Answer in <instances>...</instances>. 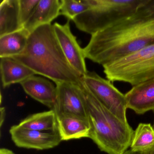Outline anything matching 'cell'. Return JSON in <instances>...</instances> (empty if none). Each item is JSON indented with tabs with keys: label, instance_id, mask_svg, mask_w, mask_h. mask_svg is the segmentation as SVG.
Wrapping results in <instances>:
<instances>
[{
	"label": "cell",
	"instance_id": "6da1fadb",
	"mask_svg": "<svg viewBox=\"0 0 154 154\" xmlns=\"http://www.w3.org/2000/svg\"><path fill=\"white\" fill-rule=\"evenodd\" d=\"M154 43V20L134 13L92 35L83 48L85 58L103 66Z\"/></svg>",
	"mask_w": 154,
	"mask_h": 154
},
{
	"label": "cell",
	"instance_id": "7a4b0ae2",
	"mask_svg": "<svg viewBox=\"0 0 154 154\" xmlns=\"http://www.w3.org/2000/svg\"><path fill=\"white\" fill-rule=\"evenodd\" d=\"M12 57L55 84H83V76L70 64L51 24L40 26L30 33L24 52Z\"/></svg>",
	"mask_w": 154,
	"mask_h": 154
},
{
	"label": "cell",
	"instance_id": "3957f363",
	"mask_svg": "<svg viewBox=\"0 0 154 154\" xmlns=\"http://www.w3.org/2000/svg\"><path fill=\"white\" fill-rule=\"evenodd\" d=\"M91 125V138L101 151L108 154H122L130 147L134 131L103 106L82 85Z\"/></svg>",
	"mask_w": 154,
	"mask_h": 154
},
{
	"label": "cell",
	"instance_id": "277c9868",
	"mask_svg": "<svg viewBox=\"0 0 154 154\" xmlns=\"http://www.w3.org/2000/svg\"><path fill=\"white\" fill-rule=\"evenodd\" d=\"M147 0H88L90 8L73 21L77 29L93 35L130 17Z\"/></svg>",
	"mask_w": 154,
	"mask_h": 154
},
{
	"label": "cell",
	"instance_id": "5b68a950",
	"mask_svg": "<svg viewBox=\"0 0 154 154\" xmlns=\"http://www.w3.org/2000/svg\"><path fill=\"white\" fill-rule=\"evenodd\" d=\"M103 67L106 78L111 82H124L134 86L153 79L154 43Z\"/></svg>",
	"mask_w": 154,
	"mask_h": 154
},
{
	"label": "cell",
	"instance_id": "8992f818",
	"mask_svg": "<svg viewBox=\"0 0 154 154\" xmlns=\"http://www.w3.org/2000/svg\"><path fill=\"white\" fill-rule=\"evenodd\" d=\"M83 83L106 109L123 122H128L125 94L117 89L111 82L102 78L95 72H88L83 76Z\"/></svg>",
	"mask_w": 154,
	"mask_h": 154
},
{
	"label": "cell",
	"instance_id": "52a82bcc",
	"mask_svg": "<svg viewBox=\"0 0 154 154\" xmlns=\"http://www.w3.org/2000/svg\"><path fill=\"white\" fill-rule=\"evenodd\" d=\"M82 85L66 82L56 83L57 94L52 109L57 115H71L89 122Z\"/></svg>",
	"mask_w": 154,
	"mask_h": 154
},
{
	"label": "cell",
	"instance_id": "ba28073f",
	"mask_svg": "<svg viewBox=\"0 0 154 154\" xmlns=\"http://www.w3.org/2000/svg\"><path fill=\"white\" fill-rule=\"evenodd\" d=\"M11 139L17 146L44 150L58 146L62 141L58 131H41L13 125L9 130Z\"/></svg>",
	"mask_w": 154,
	"mask_h": 154
},
{
	"label": "cell",
	"instance_id": "9c48e42d",
	"mask_svg": "<svg viewBox=\"0 0 154 154\" xmlns=\"http://www.w3.org/2000/svg\"><path fill=\"white\" fill-rule=\"evenodd\" d=\"M53 27L63 52L70 64L84 76L88 71L83 48L81 47L75 36L71 31L70 20L64 25L54 23Z\"/></svg>",
	"mask_w": 154,
	"mask_h": 154
},
{
	"label": "cell",
	"instance_id": "30bf717a",
	"mask_svg": "<svg viewBox=\"0 0 154 154\" xmlns=\"http://www.w3.org/2000/svg\"><path fill=\"white\" fill-rule=\"evenodd\" d=\"M128 109L138 114L154 109V78L134 85L125 94Z\"/></svg>",
	"mask_w": 154,
	"mask_h": 154
},
{
	"label": "cell",
	"instance_id": "8fae6325",
	"mask_svg": "<svg viewBox=\"0 0 154 154\" xmlns=\"http://www.w3.org/2000/svg\"><path fill=\"white\" fill-rule=\"evenodd\" d=\"M25 92L35 100L51 109L57 98L56 85L49 80L39 76H31L20 83Z\"/></svg>",
	"mask_w": 154,
	"mask_h": 154
},
{
	"label": "cell",
	"instance_id": "7c38bea8",
	"mask_svg": "<svg viewBox=\"0 0 154 154\" xmlns=\"http://www.w3.org/2000/svg\"><path fill=\"white\" fill-rule=\"evenodd\" d=\"M58 132L63 140L90 138V122L75 116L57 115Z\"/></svg>",
	"mask_w": 154,
	"mask_h": 154
},
{
	"label": "cell",
	"instance_id": "4fadbf2b",
	"mask_svg": "<svg viewBox=\"0 0 154 154\" xmlns=\"http://www.w3.org/2000/svg\"><path fill=\"white\" fill-rule=\"evenodd\" d=\"M61 1L40 0L30 19L24 28L31 33L40 26L51 24L60 15Z\"/></svg>",
	"mask_w": 154,
	"mask_h": 154
},
{
	"label": "cell",
	"instance_id": "5bb4252c",
	"mask_svg": "<svg viewBox=\"0 0 154 154\" xmlns=\"http://www.w3.org/2000/svg\"><path fill=\"white\" fill-rule=\"evenodd\" d=\"M0 70L4 88L20 83L35 74L31 69L12 57L1 58Z\"/></svg>",
	"mask_w": 154,
	"mask_h": 154
},
{
	"label": "cell",
	"instance_id": "9a60e30c",
	"mask_svg": "<svg viewBox=\"0 0 154 154\" xmlns=\"http://www.w3.org/2000/svg\"><path fill=\"white\" fill-rule=\"evenodd\" d=\"M19 0H3L0 4V37L22 29Z\"/></svg>",
	"mask_w": 154,
	"mask_h": 154
},
{
	"label": "cell",
	"instance_id": "2e32d148",
	"mask_svg": "<svg viewBox=\"0 0 154 154\" xmlns=\"http://www.w3.org/2000/svg\"><path fill=\"white\" fill-rule=\"evenodd\" d=\"M30 33L23 28L0 37V58L12 57L24 52Z\"/></svg>",
	"mask_w": 154,
	"mask_h": 154
},
{
	"label": "cell",
	"instance_id": "e0dca14e",
	"mask_svg": "<svg viewBox=\"0 0 154 154\" xmlns=\"http://www.w3.org/2000/svg\"><path fill=\"white\" fill-rule=\"evenodd\" d=\"M18 125L24 128L38 131H58L57 117L53 109L29 115Z\"/></svg>",
	"mask_w": 154,
	"mask_h": 154
},
{
	"label": "cell",
	"instance_id": "ac0fdd59",
	"mask_svg": "<svg viewBox=\"0 0 154 154\" xmlns=\"http://www.w3.org/2000/svg\"><path fill=\"white\" fill-rule=\"evenodd\" d=\"M154 147V128L150 123H140L134 131L131 149L143 151Z\"/></svg>",
	"mask_w": 154,
	"mask_h": 154
},
{
	"label": "cell",
	"instance_id": "d6986e66",
	"mask_svg": "<svg viewBox=\"0 0 154 154\" xmlns=\"http://www.w3.org/2000/svg\"><path fill=\"white\" fill-rule=\"evenodd\" d=\"M89 8L88 0H61L60 15L73 21L77 16L88 10Z\"/></svg>",
	"mask_w": 154,
	"mask_h": 154
},
{
	"label": "cell",
	"instance_id": "ffe728a7",
	"mask_svg": "<svg viewBox=\"0 0 154 154\" xmlns=\"http://www.w3.org/2000/svg\"><path fill=\"white\" fill-rule=\"evenodd\" d=\"M40 0H19L20 20L24 26L33 16Z\"/></svg>",
	"mask_w": 154,
	"mask_h": 154
},
{
	"label": "cell",
	"instance_id": "44dd1931",
	"mask_svg": "<svg viewBox=\"0 0 154 154\" xmlns=\"http://www.w3.org/2000/svg\"><path fill=\"white\" fill-rule=\"evenodd\" d=\"M136 14L146 19L154 20V0H147L138 9Z\"/></svg>",
	"mask_w": 154,
	"mask_h": 154
},
{
	"label": "cell",
	"instance_id": "7402d4cb",
	"mask_svg": "<svg viewBox=\"0 0 154 154\" xmlns=\"http://www.w3.org/2000/svg\"><path fill=\"white\" fill-rule=\"evenodd\" d=\"M5 111H5V108H3V107L1 108V119H0L1 127H2L4 122V120H5V115H6Z\"/></svg>",
	"mask_w": 154,
	"mask_h": 154
},
{
	"label": "cell",
	"instance_id": "603a6c76",
	"mask_svg": "<svg viewBox=\"0 0 154 154\" xmlns=\"http://www.w3.org/2000/svg\"><path fill=\"white\" fill-rule=\"evenodd\" d=\"M0 154H16L13 151L6 148H2L0 149Z\"/></svg>",
	"mask_w": 154,
	"mask_h": 154
},
{
	"label": "cell",
	"instance_id": "cb8c5ba5",
	"mask_svg": "<svg viewBox=\"0 0 154 154\" xmlns=\"http://www.w3.org/2000/svg\"><path fill=\"white\" fill-rule=\"evenodd\" d=\"M122 154H142V152L141 151H134V150H132L130 149L129 150H126Z\"/></svg>",
	"mask_w": 154,
	"mask_h": 154
},
{
	"label": "cell",
	"instance_id": "d4e9b609",
	"mask_svg": "<svg viewBox=\"0 0 154 154\" xmlns=\"http://www.w3.org/2000/svg\"><path fill=\"white\" fill-rule=\"evenodd\" d=\"M141 152H142V154H154V147Z\"/></svg>",
	"mask_w": 154,
	"mask_h": 154
},
{
	"label": "cell",
	"instance_id": "484cf974",
	"mask_svg": "<svg viewBox=\"0 0 154 154\" xmlns=\"http://www.w3.org/2000/svg\"><path fill=\"white\" fill-rule=\"evenodd\" d=\"M153 112H154V109L153 110ZM153 128H154V123H153Z\"/></svg>",
	"mask_w": 154,
	"mask_h": 154
}]
</instances>
